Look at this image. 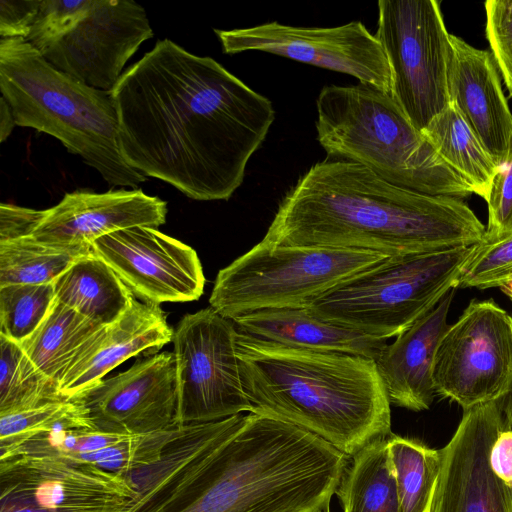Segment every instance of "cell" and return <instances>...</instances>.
<instances>
[{"instance_id":"cell-19","label":"cell","mask_w":512,"mask_h":512,"mask_svg":"<svg viewBox=\"0 0 512 512\" xmlns=\"http://www.w3.org/2000/svg\"><path fill=\"white\" fill-rule=\"evenodd\" d=\"M454 290L386 346L375 360L391 405L412 411L429 409L436 395L433 364Z\"/></svg>"},{"instance_id":"cell-14","label":"cell","mask_w":512,"mask_h":512,"mask_svg":"<svg viewBox=\"0 0 512 512\" xmlns=\"http://www.w3.org/2000/svg\"><path fill=\"white\" fill-rule=\"evenodd\" d=\"M503 429V398L464 410L442 448L432 512H512V487L493 473L489 462Z\"/></svg>"},{"instance_id":"cell-2","label":"cell","mask_w":512,"mask_h":512,"mask_svg":"<svg viewBox=\"0 0 512 512\" xmlns=\"http://www.w3.org/2000/svg\"><path fill=\"white\" fill-rule=\"evenodd\" d=\"M485 232L464 199L400 187L358 163L327 157L285 194L262 240L392 257L470 247Z\"/></svg>"},{"instance_id":"cell-3","label":"cell","mask_w":512,"mask_h":512,"mask_svg":"<svg viewBox=\"0 0 512 512\" xmlns=\"http://www.w3.org/2000/svg\"><path fill=\"white\" fill-rule=\"evenodd\" d=\"M236 342L252 413L309 431L348 457L392 434L375 360L289 347L239 330Z\"/></svg>"},{"instance_id":"cell-5","label":"cell","mask_w":512,"mask_h":512,"mask_svg":"<svg viewBox=\"0 0 512 512\" xmlns=\"http://www.w3.org/2000/svg\"><path fill=\"white\" fill-rule=\"evenodd\" d=\"M316 109L317 140L328 158L358 163L387 182L426 194H473L389 93L361 83L326 85Z\"/></svg>"},{"instance_id":"cell-27","label":"cell","mask_w":512,"mask_h":512,"mask_svg":"<svg viewBox=\"0 0 512 512\" xmlns=\"http://www.w3.org/2000/svg\"><path fill=\"white\" fill-rule=\"evenodd\" d=\"M92 247H64L33 236L0 242V287L11 284L54 283Z\"/></svg>"},{"instance_id":"cell-24","label":"cell","mask_w":512,"mask_h":512,"mask_svg":"<svg viewBox=\"0 0 512 512\" xmlns=\"http://www.w3.org/2000/svg\"><path fill=\"white\" fill-rule=\"evenodd\" d=\"M441 159L487 201L501 168L456 106H448L422 131Z\"/></svg>"},{"instance_id":"cell-21","label":"cell","mask_w":512,"mask_h":512,"mask_svg":"<svg viewBox=\"0 0 512 512\" xmlns=\"http://www.w3.org/2000/svg\"><path fill=\"white\" fill-rule=\"evenodd\" d=\"M232 322L248 335L285 346L363 356L376 360L387 340L324 321L307 308L262 310Z\"/></svg>"},{"instance_id":"cell-22","label":"cell","mask_w":512,"mask_h":512,"mask_svg":"<svg viewBox=\"0 0 512 512\" xmlns=\"http://www.w3.org/2000/svg\"><path fill=\"white\" fill-rule=\"evenodd\" d=\"M100 325L58 302L21 348L32 363L59 386L69 369L102 337Z\"/></svg>"},{"instance_id":"cell-26","label":"cell","mask_w":512,"mask_h":512,"mask_svg":"<svg viewBox=\"0 0 512 512\" xmlns=\"http://www.w3.org/2000/svg\"><path fill=\"white\" fill-rule=\"evenodd\" d=\"M387 439L401 512H432L442 467V449L393 434Z\"/></svg>"},{"instance_id":"cell-23","label":"cell","mask_w":512,"mask_h":512,"mask_svg":"<svg viewBox=\"0 0 512 512\" xmlns=\"http://www.w3.org/2000/svg\"><path fill=\"white\" fill-rule=\"evenodd\" d=\"M55 298L104 326L116 322L134 295L113 269L94 252L79 258L55 282Z\"/></svg>"},{"instance_id":"cell-12","label":"cell","mask_w":512,"mask_h":512,"mask_svg":"<svg viewBox=\"0 0 512 512\" xmlns=\"http://www.w3.org/2000/svg\"><path fill=\"white\" fill-rule=\"evenodd\" d=\"M126 477L50 456L0 460V512H112L135 496Z\"/></svg>"},{"instance_id":"cell-37","label":"cell","mask_w":512,"mask_h":512,"mask_svg":"<svg viewBox=\"0 0 512 512\" xmlns=\"http://www.w3.org/2000/svg\"><path fill=\"white\" fill-rule=\"evenodd\" d=\"M493 473L512 487V431L503 429L494 441L489 455Z\"/></svg>"},{"instance_id":"cell-1","label":"cell","mask_w":512,"mask_h":512,"mask_svg":"<svg viewBox=\"0 0 512 512\" xmlns=\"http://www.w3.org/2000/svg\"><path fill=\"white\" fill-rule=\"evenodd\" d=\"M110 92L125 162L198 201L234 194L275 120L268 98L170 39L158 40Z\"/></svg>"},{"instance_id":"cell-17","label":"cell","mask_w":512,"mask_h":512,"mask_svg":"<svg viewBox=\"0 0 512 512\" xmlns=\"http://www.w3.org/2000/svg\"><path fill=\"white\" fill-rule=\"evenodd\" d=\"M167 202L141 189L103 193H66L45 216L33 237L64 247H92L99 238L138 226L158 228L166 221Z\"/></svg>"},{"instance_id":"cell-11","label":"cell","mask_w":512,"mask_h":512,"mask_svg":"<svg viewBox=\"0 0 512 512\" xmlns=\"http://www.w3.org/2000/svg\"><path fill=\"white\" fill-rule=\"evenodd\" d=\"M226 54L261 51L348 74L383 92L391 73L383 48L361 21L336 27H298L268 22L249 28L214 30Z\"/></svg>"},{"instance_id":"cell-13","label":"cell","mask_w":512,"mask_h":512,"mask_svg":"<svg viewBox=\"0 0 512 512\" xmlns=\"http://www.w3.org/2000/svg\"><path fill=\"white\" fill-rule=\"evenodd\" d=\"M92 250L145 303L191 302L203 294L205 277L196 251L157 228L113 232L96 240Z\"/></svg>"},{"instance_id":"cell-33","label":"cell","mask_w":512,"mask_h":512,"mask_svg":"<svg viewBox=\"0 0 512 512\" xmlns=\"http://www.w3.org/2000/svg\"><path fill=\"white\" fill-rule=\"evenodd\" d=\"M484 8L490 52L512 97V0H488Z\"/></svg>"},{"instance_id":"cell-32","label":"cell","mask_w":512,"mask_h":512,"mask_svg":"<svg viewBox=\"0 0 512 512\" xmlns=\"http://www.w3.org/2000/svg\"><path fill=\"white\" fill-rule=\"evenodd\" d=\"M92 4L93 0H41L25 40L43 54L85 18Z\"/></svg>"},{"instance_id":"cell-40","label":"cell","mask_w":512,"mask_h":512,"mask_svg":"<svg viewBox=\"0 0 512 512\" xmlns=\"http://www.w3.org/2000/svg\"><path fill=\"white\" fill-rule=\"evenodd\" d=\"M501 291L512 300V280L506 282L500 287Z\"/></svg>"},{"instance_id":"cell-34","label":"cell","mask_w":512,"mask_h":512,"mask_svg":"<svg viewBox=\"0 0 512 512\" xmlns=\"http://www.w3.org/2000/svg\"><path fill=\"white\" fill-rule=\"evenodd\" d=\"M488 224L484 240L503 238L512 232V151L509 161L497 174L489 197Z\"/></svg>"},{"instance_id":"cell-16","label":"cell","mask_w":512,"mask_h":512,"mask_svg":"<svg viewBox=\"0 0 512 512\" xmlns=\"http://www.w3.org/2000/svg\"><path fill=\"white\" fill-rule=\"evenodd\" d=\"M72 400L96 430L141 435L177 426L178 379L173 352L151 355L101 380Z\"/></svg>"},{"instance_id":"cell-9","label":"cell","mask_w":512,"mask_h":512,"mask_svg":"<svg viewBox=\"0 0 512 512\" xmlns=\"http://www.w3.org/2000/svg\"><path fill=\"white\" fill-rule=\"evenodd\" d=\"M235 324L210 308L186 314L173 335L177 426L222 420L253 407L245 393Z\"/></svg>"},{"instance_id":"cell-6","label":"cell","mask_w":512,"mask_h":512,"mask_svg":"<svg viewBox=\"0 0 512 512\" xmlns=\"http://www.w3.org/2000/svg\"><path fill=\"white\" fill-rule=\"evenodd\" d=\"M473 246L388 257L339 282L307 309L376 338L397 337L457 288Z\"/></svg>"},{"instance_id":"cell-30","label":"cell","mask_w":512,"mask_h":512,"mask_svg":"<svg viewBox=\"0 0 512 512\" xmlns=\"http://www.w3.org/2000/svg\"><path fill=\"white\" fill-rule=\"evenodd\" d=\"M54 301V283L0 287V334L21 344L40 326Z\"/></svg>"},{"instance_id":"cell-36","label":"cell","mask_w":512,"mask_h":512,"mask_svg":"<svg viewBox=\"0 0 512 512\" xmlns=\"http://www.w3.org/2000/svg\"><path fill=\"white\" fill-rule=\"evenodd\" d=\"M44 216L45 210L2 203L0 205V242L33 236Z\"/></svg>"},{"instance_id":"cell-20","label":"cell","mask_w":512,"mask_h":512,"mask_svg":"<svg viewBox=\"0 0 512 512\" xmlns=\"http://www.w3.org/2000/svg\"><path fill=\"white\" fill-rule=\"evenodd\" d=\"M173 335L160 305L134 298L129 309L107 326L97 343L66 373L59 386L61 396L76 398L129 358L142 352L154 355Z\"/></svg>"},{"instance_id":"cell-15","label":"cell","mask_w":512,"mask_h":512,"mask_svg":"<svg viewBox=\"0 0 512 512\" xmlns=\"http://www.w3.org/2000/svg\"><path fill=\"white\" fill-rule=\"evenodd\" d=\"M153 37L145 9L132 0H93L85 18L42 55L56 69L110 92L126 62Z\"/></svg>"},{"instance_id":"cell-38","label":"cell","mask_w":512,"mask_h":512,"mask_svg":"<svg viewBox=\"0 0 512 512\" xmlns=\"http://www.w3.org/2000/svg\"><path fill=\"white\" fill-rule=\"evenodd\" d=\"M16 126V121L12 113V109L1 96L0 99V141L4 142L11 134Z\"/></svg>"},{"instance_id":"cell-4","label":"cell","mask_w":512,"mask_h":512,"mask_svg":"<svg viewBox=\"0 0 512 512\" xmlns=\"http://www.w3.org/2000/svg\"><path fill=\"white\" fill-rule=\"evenodd\" d=\"M0 91L16 125L58 139L108 184L136 189L146 181L121 155L111 92L56 69L24 38L0 40Z\"/></svg>"},{"instance_id":"cell-31","label":"cell","mask_w":512,"mask_h":512,"mask_svg":"<svg viewBox=\"0 0 512 512\" xmlns=\"http://www.w3.org/2000/svg\"><path fill=\"white\" fill-rule=\"evenodd\" d=\"M512 280V232L496 240H484L472 247L457 288L501 287Z\"/></svg>"},{"instance_id":"cell-25","label":"cell","mask_w":512,"mask_h":512,"mask_svg":"<svg viewBox=\"0 0 512 512\" xmlns=\"http://www.w3.org/2000/svg\"><path fill=\"white\" fill-rule=\"evenodd\" d=\"M387 438L350 457L335 491L343 512H401Z\"/></svg>"},{"instance_id":"cell-29","label":"cell","mask_w":512,"mask_h":512,"mask_svg":"<svg viewBox=\"0 0 512 512\" xmlns=\"http://www.w3.org/2000/svg\"><path fill=\"white\" fill-rule=\"evenodd\" d=\"M72 429L96 430L77 400H59L0 415V453L38 435Z\"/></svg>"},{"instance_id":"cell-28","label":"cell","mask_w":512,"mask_h":512,"mask_svg":"<svg viewBox=\"0 0 512 512\" xmlns=\"http://www.w3.org/2000/svg\"><path fill=\"white\" fill-rule=\"evenodd\" d=\"M65 400L59 385L40 371L21 346L0 334V415Z\"/></svg>"},{"instance_id":"cell-8","label":"cell","mask_w":512,"mask_h":512,"mask_svg":"<svg viewBox=\"0 0 512 512\" xmlns=\"http://www.w3.org/2000/svg\"><path fill=\"white\" fill-rule=\"evenodd\" d=\"M376 38L386 55L390 95L419 131L449 104L451 34L436 0H380Z\"/></svg>"},{"instance_id":"cell-35","label":"cell","mask_w":512,"mask_h":512,"mask_svg":"<svg viewBox=\"0 0 512 512\" xmlns=\"http://www.w3.org/2000/svg\"><path fill=\"white\" fill-rule=\"evenodd\" d=\"M41 0H0L1 38H26Z\"/></svg>"},{"instance_id":"cell-7","label":"cell","mask_w":512,"mask_h":512,"mask_svg":"<svg viewBox=\"0 0 512 512\" xmlns=\"http://www.w3.org/2000/svg\"><path fill=\"white\" fill-rule=\"evenodd\" d=\"M388 257L261 240L218 272L209 304L231 321L262 310L307 308L339 282Z\"/></svg>"},{"instance_id":"cell-41","label":"cell","mask_w":512,"mask_h":512,"mask_svg":"<svg viewBox=\"0 0 512 512\" xmlns=\"http://www.w3.org/2000/svg\"><path fill=\"white\" fill-rule=\"evenodd\" d=\"M309 512H329V510H322V509H320V510H314V511H309Z\"/></svg>"},{"instance_id":"cell-39","label":"cell","mask_w":512,"mask_h":512,"mask_svg":"<svg viewBox=\"0 0 512 512\" xmlns=\"http://www.w3.org/2000/svg\"><path fill=\"white\" fill-rule=\"evenodd\" d=\"M503 416L505 428L512 431V384L507 394L503 397Z\"/></svg>"},{"instance_id":"cell-10","label":"cell","mask_w":512,"mask_h":512,"mask_svg":"<svg viewBox=\"0 0 512 512\" xmlns=\"http://www.w3.org/2000/svg\"><path fill=\"white\" fill-rule=\"evenodd\" d=\"M436 395L463 411L503 398L512 384V316L494 301L473 300L438 344Z\"/></svg>"},{"instance_id":"cell-18","label":"cell","mask_w":512,"mask_h":512,"mask_svg":"<svg viewBox=\"0 0 512 512\" xmlns=\"http://www.w3.org/2000/svg\"><path fill=\"white\" fill-rule=\"evenodd\" d=\"M448 90L484 147L503 167L512 151V112L492 53L451 34Z\"/></svg>"}]
</instances>
